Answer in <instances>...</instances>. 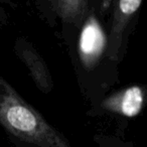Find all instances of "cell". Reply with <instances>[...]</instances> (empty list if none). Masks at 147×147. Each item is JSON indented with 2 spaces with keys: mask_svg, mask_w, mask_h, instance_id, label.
Segmentation results:
<instances>
[{
  "mask_svg": "<svg viewBox=\"0 0 147 147\" xmlns=\"http://www.w3.org/2000/svg\"><path fill=\"white\" fill-rule=\"evenodd\" d=\"M0 126L12 138L41 147H71L69 141L0 76Z\"/></svg>",
  "mask_w": 147,
  "mask_h": 147,
  "instance_id": "obj_1",
  "label": "cell"
},
{
  "mask_svg": "<svg viewBox=\"0 0 147 147\" xmlns=\"http://www.w3.org/2000/svg\"><path fill=\"white\" fill-rule=\"evenodd\" d=\"M142 4V0H121L113 2L112 20L106 36V57L115 65L122 57L127 29Z\"/></svg>",
  "mask_w": 147,
  "mask_h": 147,
  "instance_id": "obj_2",
  "label": "cell"
},
{
  "mask_svg": "<svg viewBox=\"0 0 147 147\" xmlns=\"http://www.w3.org/2000/svg\"><path fill=\"white\" fill-rule=\"evenodd\" d=\"M146 90L140 85H133L117 91L99 102V112L132 118L139 115L144 107Z\"/></svg>",
  "mask_w": 147,
  "mask_h": 147,
  "instance_id": "obj_3",
  "label": "cell"
},
{
  "mask_svg": "<svg viewBox=\"0 0 147 147\" xmlns=\"http://www.w3.org/2000/svg\"><path fill=\"white\" fill-rule=\"evenodd\" d=\"M14 51L17 57L27 67L33 82L40 92L49 94L53 89L51 74L38 51L27 39L19 37L14 45Z\"/></svg>",
  "mask_w": 147,
  "mask_h": 147,
  "instance_id": "obj_4",
  "label": "cell"
},
{
  "mask_svg": "<svg viewBox=\"0 0 147 147\" xmlns=\"http://www.w3.org/2000/svg\"><path fill=\"white\" fill-rule=\"evenodd\" d=\"M43 4L47 5L49 10L59 17L65 25L69 24L80 29L92 9L93 2L86 0H51Z\"/></svg>",
  "mask_w": 147,
  "mask_h": 147,
  "instance_id": "obj_5",
  "label": "cell"
},
{
  "mask_svg": "<svg viewBox=\"0 0 147 147\" xmlns=\"http://www.w3.org/2000/svg\"><path fill=\"white\" fill-rule=\"evenodd\" d=\"M94 142L97 147H135L131 142L115 135H96Z\"/></svg>",
  "mask_w": 147,
  "mask_h": 147,
  "instance_id": "obj_6",
  "label": "cell"
},
{
  "mask_svg": "<svg viewBox=\"0 0 147 147\" xmlns=\"http://www.w3.org/2000/svg\"><path fill=\"white\" fill-rule=\"evenodd\" d=\"M10 141H11V144H12V147H41L38 146V145H33V144H29V143L22 142V141H19L17 139L12 138V137H10Z\"/></svg>",
  "mask_w": 147,
  "mask_h": 147,
  "instance_id": "obj_7",
  "label": "cell"
},
{
  "mask_svg": "<svg viewBox=\"0 0 147 147\" xmlns=\"http://www.w3.org/2000/svg\"><path fill=\"white\" fill-rule=\"evenodd\" d=\"M4 18H5L4 9H3V7L1 6V3H0V27L2 26V22H3V19Z\"/></svg>",
  "mask_w": 147,
  "mask_h": 147,
  "instance_id": "obj_8",
  "label": "cell"
}]
</instances>
